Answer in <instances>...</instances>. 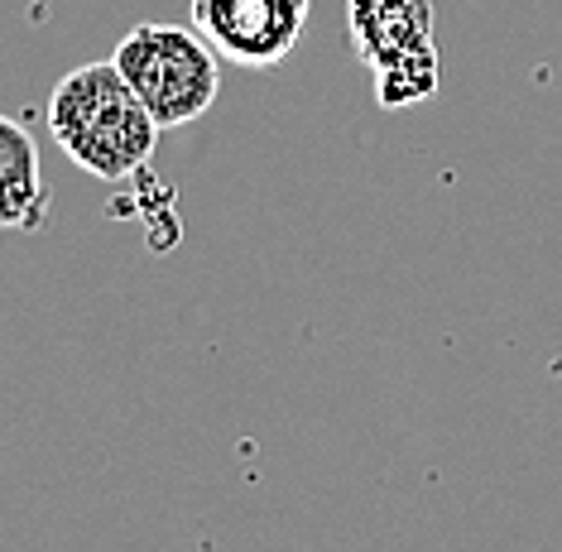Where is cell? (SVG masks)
I'll use <instances>...</instances> for the list:
<instances>
[{"instance_id": "cell-2", "label": "cell", "mask_w": 562, "mask_h": 552, "mask_svg": "<svg viewBox=\"0 0 562 552\" xmlns=\"http://www.w3.org/2000/svg\"><path fill=\"white\" fill-rule=\"evenodd\" d=\"M111 63L131 82V92L145 101V111L159 121V131L202 121L222 92V54L193 24H135L116 44Z\"/></svg>"}, {"instance_id": "cell-3", "label": "cell", "mask_w": 562, "mask_h": 552, "mask_svg": "<svg viewBox=\"0 0 562 552\" xmlns=\"http://www.w3.org/2000/svg\"><path fill=\"white\" fill-rule=\"evenodd\" d=\"M347 24L385 111L418 106L438 92L432 0H347Z\"/></svg>"}, {"instance_id": "cell-1", "label": "cell", "mask_w": 562, "mask_h": 552, "mask_svg": "<svg viewBox=\"0 0 562 552\" xmlns=\"http://www.w3.org/2000/svg\"><path fill=\"white\" fill-rule=\"evenodd\" d=\"M48 135L101 183H131L159 149V121L131 92L116 63H82L63 72L48 97Z\"/></svg>"}, {"instance_id": "cell-5", "label": "cell", "mask_w": 562, "mask_h": 552, "mask_svg": "<svg viewBox=\"0 0 562 552\" xmlns=\"http://www.w3.org/2000/svg\"><path fill=\"white\" fill-rule=\"evenodd\" d=\"M48 222V183L40 139L15 115H0V230L34 236Z\"/></svg>"}, {"instance_id": "cell-4", "label": "cell", "mask_w": 562, "mask_h": 552, "mask_svg": "<svg viewBox=\"0 0 562 552\" xmlns=\"http://www.w3.org/2000/svg\"><path fill=\"white\" fill-rule=\"evenodd\" d=\"M313 0H193V30L240 68H279L303 30Z\"/></svg>"}]
</instances>
